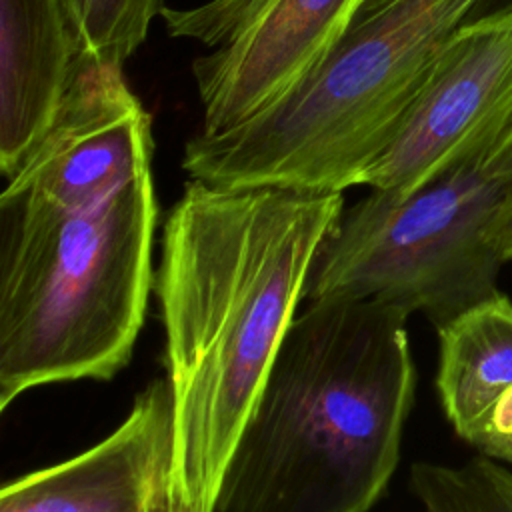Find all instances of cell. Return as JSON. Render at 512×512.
Masks as SVG:
<instances>
[{"mask_svg":"<svg viewBox=\"0 0 512 512\" xmlns=\"http://www.w3.org/2000/svg\"><path fill=\"white\" fill-rule=\"evenodd\" d=\"M344 192L190 178L166 214L154 290L172 396L170 496L216 512L236 440L306 300Z\"/></svg>","mask_w":512,"mask_h":512,"instance_id":"6da1fadb","label":"cell"},{"mask_svg":"<svg viewBox=\"0 0 512 512\" xmlns=\"http://www.w3.org/2000/svg\"><path fill=\"white\" fill-rule=\"evenodd\" d=\"M408 314L306 300L226 464L216 512H368L400 462L416 368Z\"/></svg>","mask_w":512,"mask_h":512,"instance_id":"7a4b0ae2","label":"cell"},{"mask_svg":"<svg viewBox=\"0 0 512 512\" xmlns=\"http://www.w3.org/2000/svg\"><path fill=\"white\" fill-rule=\"evenodd\" d=\"M156 224L150 170L82 212L0 196L2 412L32 388L110 380L130 362Z\"/></svg>","mask_w":512,"mask_h":512,"instance_id":"3957f363","label":"cell"},{"mask_svg":"<svg viewBox=\"0 0 512 512\" xmlns=\"http://www.w3.org/2000/svg\"><path fill=\"white\" fill-rule=\"evenodd\" d=\"M476 2L376 0L282 100L232 130L196 132L184 146V172L232 188L362 186Z\"/></svg>","mask_w":512,"mask_h":512,"instance_id":"277c9868","label":"cell"},{"mask_svg":"<svg viewBox=\"0 0 512 512\" xmlns=\"http://www.w3.org/2000/svg\"><path fill=\"white\" fill-rule=\"evenodd\" d=\"M498 142L454 160L404 196L370 190L344 208L316 256L306 300H378L408 316L422 312L438 330L494 296L506 262L496 240Z\"/></svg>","mask_w":512,"mask_h":512,"instance_id":"5b68a950","label":"cell"},{"mask_svg":"<svg viewBox=\"0 0 512 512\" xmlns=\"http://www.w3.org/2000/svg\"><path fill=\"white\" fill-rule=\"evenodd\" d=\"M376 0H206L162 10L168 36L208 48L192 62L200 134L258 116L296 88Z\"/></svg>","mask_w":512,"mask_h":512,"instance_id":"8992f818","label":"cell"},{"mask_svg":"<svg viewBox=\"0 0 512 512\" xmlns=\"http://www.w3.org/2000/svg\"><path fill=\"white\" fill-rule=\"evenodd\" d=\"M512 128V16L460 26L396 124L362 186L404 196Z\"/></svg>","mask_w":512,"mask_h":512,"instance_id":"52a82bcc","label":"cell"},{"mask_svg":"<svg viewBox=\"0 0 512 512\" xmlns=\"http://www.w3.org/2000/svg\"><path fill=\"white\" fill-rule=\"evenodd\" d=\"M152 126L120 66L78 52L64 100L2 196L90 210L150 170Z\"/></svg>","mask_w":512,"mask_h":512,"instance_id":"ba28073f","label":"cell"},{"mask_svg":"<svg viewBox=\"0 0 512 512\" xmlns=\"http://www.w3.org/2000/svg\"><path fill=\"white\" fill-rule=\"evenodd\" d=\"M172 446V396L166 378H156L98 444L4 484L0 512H162Z\"/></svg>","mask_w":512,"mask_h":512,"instance_id":"9c48e42d","label":"cell"},{"mask_svg":"<svg viewBox=\"0 0 512 512\" xmlns=\"http://www.w3.org/2000/svg\"><path fill=\"white\" fill-rule=\"evenodd\" d=\"M78 56L64 0H0V170L16 174L50 128Z\"/></svg>","mask_w":512,"mask_h":512,"instance_id":"30bf717a","label":"cell"},{"mask_svg":"<svg viewBox=\"0 0 512 512\" xmlns=\"http://www.w3.org/2000/svg\"><path fill=\"white\" fill-rule=\"evenodd\" d=\"M436 390L464 440L490 404L512 386V302L494 294L438 328Z\"/></svg>","mask_w":512,"mask_h":512,"instance_id":"8fae6325","label":"cell"},{"mask_svg":"<svg viewBox=\"0 0 512 512\" xmlns=\"http://www.w3.org/2000/svg\"><path fill=\"white\" fill-rule=\"evenodd\" d=\"M410 488L424 512H512V472L490 458L460 466L414 462Z\"/></svg>","mask_w":512,"mask_h":512,"instance_id":"7c38bea8","label":"cell"},{"mask_svg":"<svg viewBox=\"0 0 512 512\" xmlns=\"http://www.w3.org/2000/svg\"><path fill=\"white\" fill-rule=\"evenodd\" d=\"M78 52L124 66L142 46L164 0H64Z\"/></svg>","mask_w":512,"mask_h":512,"instance_id":"4fadbf2b","label":"cell"},{"mask_svg":"<svg viewBox=\"0 0 512 512\" xmlns=\"http://www.w3.org/2000/svg\"><path fill=\"white\" fill-rule=\"evenodd\" d=\"M464 440L488 458L512 462V386L490 404Z\"/></svg>","mask_w":512,"mask_h":512,"instance_id":"5bb4252c","label":"cell"},{"mask_svg":"<svg viewBox=\"0 0 512 512\" xmlns=\"http://www.w3.org/2000/svg\"><path fill=\"white\" fill-rule=\"evenodd\" d=\"M492 164L502 184V206L496 224V240L504 260H512V128L494 146Z\"/></svg>","mask_w":512,"mask_h":512,"instance_id":"9a60e30c","label":"cell"},{"mask_svg":"<svg viewBox=\"0 0 512 512\" xmlns=\"http://www.w3.org/2000/svg\"><path fill=\"white\" fill-rule=\"evenodd\" d=\"M512 16V0H478L462 26L492 24Z\"/></svg>","mask_w":512,"mask_h":512,"instance_id":"2e32d148","label":"cell"},{"mask_svg":"<svg viewBox=\"0 0 512 512\" xmlns=\"http://www.w3.org/2000/svg\"><path fill=\"white\" fill-rule=\"evenodd\" d=\"M162 512H192V510H190L186 504H182L180 500L168 498V502H166V506H164Z\"/></svg>","mask_w":512,"mask_h":512,"instance_id":"e0dca14e","label":"cell"}]
</instances>
